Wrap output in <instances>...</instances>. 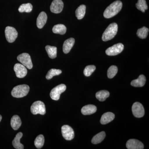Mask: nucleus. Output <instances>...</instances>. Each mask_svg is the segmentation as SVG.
Wrapping results in <instances>:
<instances>
[{
  "label": "nucleus",
  "instance_id": "1",
  "mask_svg": "<svg viewBox=\"0 0 149 149\" xmlns=\"http://www.w3.org/2000/svg\"><path fill=\"white\" fill-rule=\"evenodd\" d=\"M122 3L121 1H116L112 3L107 8L104 13V16L106 18L113 17L117 15L122 8Z\"/></svg>",
  "mask_w": 149,
  "mask_h": 149
},
{
  "label": "nucleus",
  "instance_id": "2",
  "mask_svg": "<svg viewBox=\"0 0 149 149\" xmlns=\"http://www.w3.org/2000/svg\"><path fill=\"white\" fill-rule=\"evenodd\" d=\"M118 29V27L116 23H112L110 24L103 34L102 40L104 42L111 40L114 38L117 34Z\"/></svg>",
  "mask_w": 149,
  "mask_h": 149
},
{
  "label": "nucleus",
  "instance_id": "3",
  "mask_svg": "<svg viewBox=\"0 0 149 149\" xmlns=\"http://www.w3.org/2000/svg\"><path fill=\"white\" fill-rule=\"evenodd\" d=\"M29 91V87L27 85H19L14 87L11 92L13 97L22 98L27 95Z\"/></svg>",
  "mask_w": 149,
  "mask_h": 149
},
{
  "label": "nucleus",
  "instance_id": "4",
  "mask_svg": "<svg viewBox=\"0 0 149 149\" xmlns=\"http://www.w3.org/2000/svg\"><path fill=\"white\" fill-rule=\"evenodd\" d=\"M32 114L44 115L46 113V107L42 102L37 101L33 103L30 108Z\"/></svg>",
  "mask_w": 149,
  "mask_h": 149
},
{
  "label": "nucleus",
  "instance_id": "5",
  "mask_svg": "<svg viewBox=\"0 0 149 149\" xmlns=\"http://www.w3.org/2000/svg\"><path fill=\"white\" fill-rule=\"evenodd\" d=\"M66 89V86L64 84H60L56 86L51 91L50 95L51 98L54 100H58L60 98L61 94L65 92Z\"/></svg>",
  "mask_w": 149,
  "mask_h": 149
},
{
  "label": "nucleus",
  "instance_id": "6",
  "mask_svg": "<svg viewBox=\"0 0 149 149\" xmlns=\"http://www.w3.org/2000/svg\"><path fill=\"white\" fill-rule=\"evenodd\" d=\"M5 36L6 39L9 43H13L15 41L18 36V33L15 28L8 26L6 28Z\"/></svg>",
  "mask_w": 149,
  "mask_h": 149
},
{
  "label": "nucleus",
  "instance_id": "7",
  "mask_svg": "<svg viewBox=\"0 0 149 149\" xmlns=\"http://www.w3.org/2000/svg\"><path fill=\"white\" fill-rule=\"evenodd\" d=\"M17 60L26 67L29 69H31L33 67L31 57L29 54L27 53H22L19 55L17 57Z\"/></svg>",
  "mask_w": 149,
  "mask_h": 149
},
{
  "label": "nucleus",
  "instance_id": "8",
  "mask_svg": "<svg viewBox=\"0 0 149 149\" xmlns=\"http://www.w3.org/2000/svg\"><path fill=\"white\" fill-rule=\"evenodd\" d=\"M123 45L121 43H118L108 48L106 51V53L107 55L110 56L117 55L123 51Z\"/></svg>",
  "mask_w": 149,
  "mask_h": 149
},
{
  "label": "nucleus",
  "instance_id": "9",
  "mask_svg": "<svg viewBox=\"0 0 149 149\" xmlns=\"http://www.w3.org/2000/svg\"><path fill=\"white\" fill-rule=\"evenodd\" d=\"M132 112L134 116L136 118H141L145 114V109L143 105L139 102L133 104L132 107Z\"/></svg>",
  "mask_w": 149,
  "mask_h": 149
},
{
  "label": "nucleus",
  "instance_id": "10",
  "mask_svg": "<svg viewBox=\"0 0 149 149\" xmlns=\"http://www.w3.org/2000/svg\"><path fill=\"white\" fill-rule=\"evenodd\" d=\"M61 132L65 140L71 141L74 139V130L69 125H63L61 128Z\"/></svg>",
  "mask_w": 149,
  "mask_h": 149
},
{
  "label": "nucleus",
  "instance_id": "11",
  "mask_svg": "<svg viewBox=\"0 0 149 149\" xmlns=\"http://www.w3.org/2000/svg\"><path fill=\"white\" fill-rule=\"evenodd\" d=\"M14 70L17 77L18 78H23L27 75V70L26 67L22 64L16 63L14 67Z\"/></svg>",
  "mask_w": 149,
  "mask_h": 149
},
{
  "label": "nucleus",
  "instance_id": "12",
  "mask_svg": "<svg viewBox=\"0 0 149 149\" xmlns=\"http://www.w3.org/2000/svg\"><path fill=\"white\" fill-rule=\"evenodd\" d=\"M63 2L61 0H54L51 4L50 10L53 13H59L63 10Z\"/></svg>",
  "mask_w": 149,
  "mask_h": 149
},
{
  "label": "nucleus",
  "instance_id": "13",
  "mask_svg": "<svg viewBox=\"0 0 149 149\" xmlns=\"http://www.w3.org/2000/svg\"><path fill=\"white\" fill-rule=\"evenodd\" d=\"M126 148L128 149H143L144 145L142 142L136 139H130L126 143Z\"/></svg>",
  "mask_w": 149,
  "mask_h": 149
},
{
  "label": "nucleus",
  "instance_id": "14",
  "mask_svg": "<svg viewBox=\"0 0 149 149\" xmlns=\"http://www.w3.org/2000/svg\"><path fill=\"white\" fill-rule=\"evenodd\" d=\"M47 16L45 12H42L37 17V25L39 29H42L47 22Z\"/></svg>",
  "mask_w": 149,
  "mask_h": 149
},
{
  "label": "nucleus",
  "instance_id": "15",
  "mask_svg": "<svg viewBox=\"0 0 149 149\" xmlns=\"http://www.w3.org/2000/svg\"><path fill=\"white\" fill-rule=\"evenodd\" d=\"M74 39L73 38H70L65 41L63 43V50L65 54H68L71 50L74 44Z\"/></svg>",
  "mask_w": 149,
  "mask_h": 149
},
{
  "label": "nucleus",
  "instance_id": "16",
  "mask_svg": "<svg viewBox=\"0 0 149 149\" xmlns=\"http://www.w3.org/2000/svg\"><path fill=\"white\" fill-rule=\"evenodd\" d=\"M115 115L113 113L108 112L105 113L102 116L101 118L100 123L102 124H107L111 122L114 119Z\"/></svg>",
  "mask_w": 149,
  "mask_h": 149
},
{
  "label": "nucleus",
  "instance_id": "17",
  "mask_svg": "<svg viewBox=\"0 0 149 149\" xmlns=\"http://www.w3.org/2000/svg\"><path fill=\"white\" fill-rule=\"evenodd\" d=\"M146 79L145 75L141 74L138 79L133 80L131 82V85L135 87H142L144 86L146 83Z\"/></svg>",
  "mask_w": 149,
  "mask_h": 149
},
{
  "label": "nucleus",
  "instance_id": "18",
  "mask_svg": "<svg viewBox=\"0 0 149 149\" xmlns=\"http://www.w3.org/2000/svg\"><path fill=\"white\" fill-rule=\"evenodd\" d=\"M97 107L94 105L89 104L85 106L82 108L81 112L84 115H91L95 113L97 111Z\"/></svg>",
  "mask_w": 149,
  "mask_h": 149
},
{
  "label": "nucleus",
  "instance_id": "19",
  "mask_svg": "<svg viewBox=\"0 0 149 149\" xmlns=\"http://www.w3.org/2000/svg\"><path fill=\"white\" fill-rule=\"evenodd\" d=\"M23 134L21 132H19L16 135L15 138L12 142L13 146L17 149H24V146L20 143V141Z\"/></svg>",
  "mask_w": 149,
  "mask_h": 149
},
{
  "label": "nucleus",
  "instance_id": "20",
  "mask_svg": "<svg viewBox=\"0 0 149 149\" xmlns=\"http://www.w3.org/2000/svg\"><path fill=\"white\" fill-rule=\"evenodd\" d=\"M10 124L13 130H18L22 124L21 119L19 116L17 115L13 116L11 119Z\"/></svg>",
  "mask_w": 149,
  "mask_h": 149
},
{
  "label": "nucleus",
  "instance_id": "21",
  "mask_svg": "<svg viewBox=\"0 0 149 149\" xmlns=\"http://www.w3.org/2000/svg\"><path fill=\"white\" fill-rule=\"evenodd\" d=\"M66 27L63 24H58L54 26L52 29L53 32L55 34L63 35L66 32Z\"/></svg>",
  "mask_w": 149,
  "mask_h": 149
},
{
  "label": "nucleus",
  "instance_id": "22",
  "mask_svg": "<svg viewBox=\"0 0 149 149\" xmlns=\"http://www.w3.org/2000/svg\"><path fill=\"white\" fill-rule=\"evenodd\" d=\"M86 6L85 5H81L75 11V15L78 19H82L85 16L86 12Z\"/></svg>",
  "mask_w": 149,
  "mask_h": 149
},
{
  "label": "nucleus",
  "instance_id": "23",
  "mask_svg": "<svg viewBox=\"0 0 149 149\" xmlns=\"http://www.w3.org/2000/svg\"><path fill=\"white\" fill-rule=\"evenodd\" d=\"M110 95L109 93L107 91H101L97 92L96 94V97L100 101H104Z\"/></svg>",
  "mask_w": 149,
  "mask_h": 149
},
{
  "label": "nucleus",
  "instance_id": "24",
  "mask_svg": "<svg viewBox=\"0 0 149 149\" xmlns=\"http://www.w3.org/2000/svg\"><path fill=\"white\" fill-rule=\"evenodd\" d=\"M45 49L49 58L53 59L56 57L57 49L56 47L47 45L46 46Z\"/></svg>",
  "mask_w": 149,
  "mask_h": 149
},
{
  "label": "nucleus",
  "instance_id": "25",
  "mask_svg": "<svg viewBox=\"0 0 149 149\" xmlns=\"http://www.w3.org/2000/svg\"><path fill=\"white\" fill-rule=\"evenodd\" d=\"M106 136L105 133L102 131L95 135L92 140V143L94 144H97L101 143L103 141Z\"/></svg>",
  "mask_w": 149,
  "mask_h": 149
},
{
  "label": "nucleus",
  "instance_id": "26",
  "mask_svg": "<svg viewBox=\"0 0 149 149\" xmlns=\"http://www.w3.org/2000/svg\"><path fill=\"white\" fill-rule=\"evenodd\" d=\"M148 32L149 29L146 27H143L138 29L137 35L141 39H146L148 36Z\"/></svg>",
  "mask_w": 149,
  "mask_h": 149
},
{
  "label": "nucleus",
  "instance_id": "27",
  "mask_svg": "<svg viewBox=\"0 0 149 149\" xmlns=\"http://www.w3.org/2000/svg\"><path fill=\"white\" fill-rule=\"evenodd\" d=\"M33 6L30 3L26 4H22L18 8L19 11L20 13H30L32 11Z\"/></svg>",
  "mask_w": 149,
  "mask_h": 149
},
{
  "label": "nucleus",
  "instance_id": "28",
  "mask_svg": "<svg viewBox=\"0 0 149 149\" xmlns=\"http://www.w3.org/2000/svg\"><path fill=\"white\" fill-rule=\"evenodd\" d=\"M136 7L138 9L143 13H145V11L148 9L146 0H139L136 4Z\"/></svg>",
  "mask_w": 149,
  "mask_h": 149
},
{
  "label": "nucleus",
  "instance_id": "29",
  "mask_svg": "<svg viewBox=\"0 0 149 149\" xmlns=\"http://www.w3.org/2000/svg\"><path fill=\"white\" fill-rule=\"evenodd\" d=\"M45 143V138L42 135H40L37 136L35 141V145L38 149H41L44 146Z\"/></svg>",
  "mask_w": 149,
  "mask_h": 149
},
{
  "label": "nucleus",
  "instance_id": "30",
  "mask_svg": "<svg viewBox=\"0 0 149 149\" xmlns=\"http://www.w3.org/2000/svg\"><path fill=\"white\" fill-rule=\"evenodd\" d=\"M62 71L60 70L56 69H52L49 70L47 74L46 75V79L50 80L52 79L54 76L58 75L61 74Z\"/></svg>",
  "mask_w": 149,
  "mask_h": 149
},
{
  "label": "nucleus",
  "instance_id": "31",
  "mask_svg": "<svg viewBox=\"0 0 149 149\" xmlns=\"http://www.w3.org/2000/svg\"><path fill=\"white\" fill-rule=\"evenodd\" d=\"M118 71V69L116 65H112L110 67L107 71V76L108 78L110 79L113 78L117 74Z\"/></svg>",
  "mask_w": 149,
  "mask_h": 149
},
{
  "label": "nucleus",
  "instance_id": "32",
  "mask_svg": "<svg viewBox=\"0 0 149 149\" xmlns=\"http://www.w3.org/2000/svg\"><path fill=\"white\" fill-rule=\"evenodd\" d=\"M96 69V67L94 65H89L85 67L84 70V74L86 77L91 76Z\"/></svg>",
  "mask_w": 149,
  "mask_h": 149
},
{
  "label": "nucleus",
  "instance_id": "33",
  "mask_svg": "<svg viewBox=\"0 0 149 149\" xmlns=\"http://www.w3.org/2000/svg\"><path fill=\"white\" fill-rule=\"evenodd\" d=\"M2 120V116L0 115V122H1V120Z\"/></svg>",
  "mask_w": 149,
  "mask_h": 149
}]
</instances>
